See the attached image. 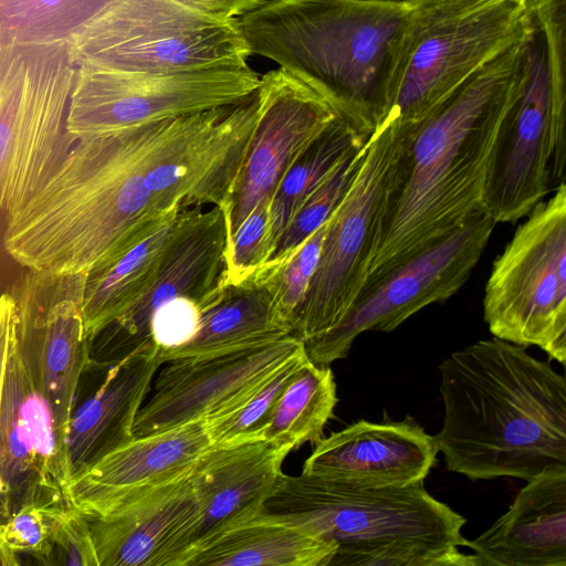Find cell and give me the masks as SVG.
Returning a JSON list of instances; mask_svg holds the SVG:
<instances>
[{"label": "cell", "instance_id": "cell-32", "mask_svg": "<svg viewBox=\"0 0 566 566\" xmlns=\"http://www.w3.org/2000/svg\"><path fill=\"white\" fill-rule=\"evenodd\" d=\"M308 359L305 348L252 388L227 411L206 420L212 444L262 438L276 403L298 369Z\"/></svg>", "mask_w": 566, "mask_h": 566}, {"label": "cell", "instance_id": "cell-40", "mask_svg": "<svg viewBox=\"0 0 566 566\" xmlns=\"http://www.w3.org/2000/svg\"><path fill=\"white\" fill-rule=\"evenodd\" d=\"M20 565L18 554L11 551L4 543L0 533V566H17Z\"/></svg>", "mask_w": 566, "mask_h": 566}, {"label": "cell", "instance_id": "cell-6", "mask_svg": "<svg viewBox=\"0 0 566 566\" xmlns=\"http://www.w3.org/2000/svg\"><path fill=\"white\" fill-rule=\"evenodd\" d=\"M533 28L486 170L482 207L516 222L566 176V0H533Z\"/></svg>", "mask_w": 566, "mask_h": 566}, {"label": "cell", "instance_id": "cell-17", "mask_svg": "<svg viewBox=\"0 0 566 566\" xmlns=\"http://www.w3.org/2000/svg\"><path fill=\"white\" fill-rule=\"evenodd\" d=\"M303 348L304 343L290 335L239 352L165 363L154 394L137 412L134 437L206 421L227 411Z\"/></svg>", "mask_w": 566, "mask_h": 566}, {"label": "cell", "instance_id": "cell-25", "mask_svg": "<svg viewBox=\"0 0 566 566\" xmlns=\"http://www.w3.org/2000/svg\"><path fill=\"white\" fill-rule=\"evenodd\" d=\"M279 265H263L252 276L223 286L201 315L186 345L159 353L165 363L208 357L274 343L292 335V325L276 298Z\"/></svg>", "mask_w": 566, "mask_h": 566}, {"label": "cell", "instance_id": "cell-3", "mask_svg": "<svg viewBox=\"0 0 566 566\" xmlns=\"http://www.w3.org/2000/svg\"><path fill=\"white\" fill-rule=\"evenodd\" d=\"M439 374L434 438L449 471L528 481L566 468V379L551 363L493 337L450 354Z\"/></svg>", "mask_w": 566, "mask_h": 566}, {"label": "cell", "instance_id": "cell-42", "mask_svg": "<svg viewBox=\"0 0 566 566\" xmlns=\"http://www.w3.org/2000/svg\"><path fill=\"white\" fill-rule=\"evenodd\" d=\"M0 49H1V44H0Z\"/></svg>", "mask_w": 566, "mask_h": 566}, {"label": "cell", "instance_id": "cell-31", "mask_svg": "<svg viewBox=\"0 0 566 566\" xmlns=\"http://www.w3.org/2000/svg\"><path fill=\"white\" fill-rule=\"evenodd\" d=\"M366 143L367 140L353 148L302 203L264 265L285 263L328 220L358 174L365 157Z\"/></svg>", "mask_w": 566, "mask_h": 566}, {"label": "cell", "instance_id": "cell-15", "mask_svg": "<svg viewBox=\"0 0 566 566\" xmlns=\"http://www.w3.org/2000/svg\"><path fill=\"white\" fill-rule=\"evenodd\" d=\"M227 222L211 206L180 211L160 266L138 298L88 344V365L109 366L154 345L149 322L157 308L180 295L207 297L226 285Z\"/></svg>", "mask_w": 566, "mask_h": 566}, {"label": "cell", "instance_id": "cell-8", "mask_svg": "<svg viewBox=\"0 0 566 566\" xmlns=\"http://www.w3.org/2000/svg\"><path fill=\"white\" fill-rule=\"evenodd\" d=\"M69 44L76 65L119 72L240 69L252 55L237 19L178 0H115Z\"/></svg>", "mask_w": 566, "mask_h": 566}, {"label": "cell", "instance_id": "cell-11", "mask_svg": "<svg viewBox=\"0 0 566 566\" xmlns=\"http://www.w3.org/2000/svg\"><path fill=\"white\" fill-rule=\"evenodd\" d=\"M405 130L394 117L375 128L357 176L326 221L315 272L292 321V335L303 343L339 324L365 285L380 203Z\"/></svg>", "mask_w": 566, "mask_h": 566}, {"label": "cell", "instance_id": "cell-9", "mask_svg": "<svg viewBox=\"0 0 566 566\" xmlns=\"http://www.w3.org/2000/svg\"><path fill=\"white\" fill-rule=\"evenodd\" d=\"M76 64L69 42L0 49V209L12 214L57 169L75 140L65 120Z\"/></svg>", "mask_w": 566, "mask_h": 566}, {"label": "cell", "instance_id": "cell-30", "mask_svg": "<svg viewBox=\"0 0 566 566\" xmlns=\"http://www.w3.org/2000/svg\"><path fill=\"white\" fill-rule=\"evenodd\" d=\"M115 0H0V44L70 42Z\"/></svg>", "mask_w": 566, "mask_h": 566}, {"label": "cell", "instance_id": "cell-38", "mask_svg": "<svg viewBox=\"0 0 566 566\" xmlns=\"http://www.w3.org/2000/svg\"><path fill=\"white\" fill-rule=\"evenodd\" d=\"M17 334V305L11 293L0 295V405L8 358Z\"/></svg>", "mask_w": 566, "mask_h": 566}, {"label": "cell", "instance_id": "cell-12", "mask_svg": "<svg viewBox=\"0 0 566 566\" xmlns=\"http://www.w3.org/2000/svg\"><path fill=\"white\" fill-rule=\"evenodd\" d=\"M250 66L146 73L76 65L65 129L82 137L242 102L259 87Z\"/></svg>", "mask_w": 566, "mask_h": 566}, {"label": "cell", "instance_id": "cell-22", "mask_svg": "<svg viewBox=\"0 0 566 566\" xmlns=\"http://www.w3.org/2000/svg\"><path fill=\"white\" fill-rule=\"evenodd\" d=\"M290 452L261 437L212 444L189 474L201 513L190 549L255 517L283 473L282 463Z\"/></svg>", "mask_w": 566, "mask_h": 566}, {"label": "cell", "instance_id": "cell-37", "mask_svg": "<svg viewBox=\"0 0 566 566\" xmlns=\"http://www.w3.org/2000/svg\"><path fill=\"white\" fill-rule=\"evenodd\" d=\"M45 565L98 566L90 520L65 505L49 541Z\"/></svg>", "mask_w": 566, "mask_h": 566}, {"label": "cell", "instance_id": "cell-1", "mask_svg": "<svg viewBox=\"0 0 566 566\" xmlns=\"http://www.w3.org/2000/svg\"><path fill=\"white\" fill-rule=\"evenodd\" d=\"M187 115L77 139L43 187L8 216L7 253L32 271L77 273L120 237L189 207Z\"/></svg>", "mask_w": 566, "mask_h": 566}, {"label": "cell", "instance_id": "cell-5", "mask_svg": "<svg viewBox=\"0 0 566 566\" xmlns=\"http://www.w3.org/2000/svg\"><path fill=\"white\" fill-rule=\"evenodd\" d=\"M336 545L329 566H476L467 520L423 482L361 486L282 473L258 514Z\"/></svg>", "mask_w": 566, "mask_h": 566}, {"label": "cell", "instance_id": "cell-7", "mask_svg": "<svg viewBox=\"0 0 566 566\" xmlns=\"http://www.w3.org/2000/svg\"><path fill=\"white\" fill-rule=\"evenodd\" d=\"M532 27V0H413L394 57L385 118L419 122Z\"/></svg>", "mask_w": 566, "mask_h": 566}, {"label": "cell", "instance_id": "cell-27", "mask_svg": "<svg viewBox=\"0 0 566 566\" xmlns=\"http://www.w3.org/2000/svg\"><path fill=\"white\" fill-rule=\"evenodd\" d=\"M336 545L256 515L201 542L181 566H329Z\"/></svg>", "mask_w": 566, "mask_h": 566}, {"label": "cell", "instance_id": "cell-35", "mask_svg": "<svg viewBox=\"0 0 566 566\" xmlns=\"http://www.w3.org/2000/svg\"><path fill=\"white\" fill-rule=\"evenodd\" d=\"M222 289L207 297L180 295L155 311L149 322V336L160 354L177 349L193 338L203 310L219 296Z\"/></svg>", "mask_w": 566, "mask_h": 566}, {"label": "cell", "instance_id": "cell-10", "mask_svg": "<svg viewBox=\"0 0 566 566\" xmlns=\"http://www.w3.org/2000/svg\"><path fill=\"white\" fill-rule=\"evenodd\" d=\"M483 317L493 337L566 363V184L525 217L494 260Z\"/></svg>", "mask_w": 566, "mask_h": 566}, {"label": "cell", "instance_id": "cell-26", "mask_svg": "<svg viewBox=\"0 0 566 566\" xmlns=\"http://www.w3.org/2000/svg\"><path fill=\"white\" fill-rule=\"evenodd\" d=\"M181 210L172 209L128 231L88 269L83 300L87 346L150 284Z\"/></svg>", "mask_w": 566, "mask_h": 566}, {"label": "cell", "instance_id": "cell-14", "mask_svg": "<svg viewBox=\"0 0 566 566\" xmlns=\"http://www.w3.org/2000/svg\"><path fill=\"white\" fill-rule=\"evenodd\" d=\"M86 274L28 270L11 292L21 355L52 408L64 443L88 364L83 324Z\"/></svg>", "mask_w": 566, "mask_h": 566}, {"label": "cell", "instance_id": "cell-39", "mask_svg": "<svg viewBox=\"0 0 566 566\" xmlns=\"http://www.w3.org/2000/svg\"><path fill=\"white\" fill-rule=\"evenodd\" d=\"M189 7L221 19H238L263 0H178Z\"/></svg>", "mask_w": 566, "mask_h": 566}, {"label": "cell", "instance_id": "cell-29", "mask_svg": "<svg viewBox=\"0 0 566 566\" xmlns=\"http://www.w3.org/2000/svg\"><path fill=\"white\" fill-rule=\"evenodd\" d=\"M337 401L331 367L307 359L282 392L262 438L291 451L306 442L316 443Z\"/></svg>", "mask_w": 566, "mask_h": 566}, {"label": "cell", "instance_id": "cell-18", "mask_svg": "<svg viewBox=\"0 0 566 566\" xmlns=\"http://www.w3.org/2000/svg\"><path fill=\"white\" fill-rule=\"evenodd\" d=\"M0 517L39 500H62L70 481L65 443L52 408L12 342L0 405Z\"/></svg>", "mask_w": 566, "mask_h": 566}, {"label": "cell", "instance_id": "cell-19", "mask_svg": "<svg viewBox=\"0 0 566 566\" xmlns=\"http://www.w3.org/2000/svg\"><path fill=\"white\" fill-rule=\"evenodd\" d=\"M211 446L205 420L134 437L75 474L66 484L62 500L87 517L102 515L187 478Z\"/></svg>", "mask_w": 566, "mask_h": 566}, {"label": "cell", "instance_id": "cell-28", "mask_svg": "<svg viewBox=\"0 0 566 566\" xmlns=\"http://www.w3.org/2000/svg\"><path fill=\"white\" fill-rule=\"evenodd\" d=\"M369 135L340 116L297 157L271 199L268 233L269 256L302 203L337 164L353 148L364 144Z\"/></svg>", "mask_w": 566, "mask_h": 566}, {"label": "cell", "instance_id": "cell-16", "mask_svg": "<svg viewBox=\"0 0 566 566\" xmlns=\"http://www.w3.org/2000/svg\"><path fill=\"white\" fill-rule=\"evenodd\" d=\"M256 98L249 148L221 206L227 244L250 212L272 199L305 148L342 116L325 97L280 67L261 76Z\"/></svg>", "mask_w": 566, "mask_h": 566}, {"label": "cell", "instance_id": "cell-4", "mask_svg": "<svg viewBox=\"0 0 566 566\" xmlns=\"http://www.w3.org/2000/svg\"><path fill=\"white\" fill-rule=\"evenodd\" d=\"M411 3L263 0L237 20L252 55L273 61L371 134L386 116L394 57Z\"/></svg>", "mask_w": 566, "mask_h": 566}, {"label": "cell", "instance_id": "cell-34", "mask_svg": "<svg viewBox=\"0 0 566 566\" xmlns=\"http://www.w3.org/2000/svg\"><path fill=\"white\" fill-rule=\"evenodd\" d=\"M270 205L271 200L259 203L227 244L226 285L249 279L265 264Z\"/></svg>", "mask_w": 566, "mask_h": 566}, {"label": "cell", "instance_id": "cell-13", "mask_svg": "<svg viewBox=\"0 0 566 566\" xmlns=\"http://www.w3.org/2000/svg\"><path fill=\"white\" fill-rule=\"evenodd\" d=\"M484 209L454 232L398 265L361 293L328 332L304 342L308 359L329 366L364 332H391L420 310L453 296L469 280L495 227Z\"/></svg>", "mask_w": 566, "mask_h": 566}, {"label": "cell", "instance_id": "cell-20", "mask_svg": "<svg viewBox=\"0 0 566 566\" xmlns=\"http://www.w3.org/2000/svg\"><path fill=\"white\" fill-rule=\"evenodd\" d=\"M200 515L188 475L88 517L98 566H180Z\"/></svg>", "mask_w": 566, "mask_h": 566}, {"label": "cell", "instance_id": "cell-21", "mask_svg": "<svg viewBox=\"0 0 566 566\" xmlns=\"http://www.w3.org/2000/svg\"><path fill=\"white\" fill-rule=\"evenodd\" d=\"M315 444L302 473L361 486L421 483L439 452L434 436L410 418L359 420Z\"/></svg>", "mask_w": 566, "mask_h": 566}, {"label": "cell", "instance_id": "cell-24", "mask_svg": "<svg viewBox=\"0 0 566 566\" xmlns=\"http://www.w3.org/2000/svg\"><path fill=\"white\" fill-rule=\"evenodd\" d=\"M163 364L155 345L142 347L106 366L103 381L75 403L65 440L70 480L134 438L137 412Z\"/></svg>", "mask_w": 566, "mask_h": 566}, {"label": "cell", "instance_id": "cell-41", "mask_svg": "<svg viewBox=\"0 0 566 566\" xmlns=\"http://www.w3.org/2000/svg\"><path fill=\"white\" fill-rule=\"evenodd\" d=\"M386 1H395V2H412L413 0H386Z\"/></svg>", "mask_w": 566, "mask_h": 566}, {"label": "cell", "instance_id": "cell-2", "mask_svg": "<svg viewBox=\"0 0 566 566\" xmlns=\"http://www.w3.org/2000/svg\"><path fill=\"white\" fill-rule=\"evenodd\" d=\"M528 35L481 67L422 119L405 124L360 294L483 209L493 144Z\"/></svg>", "mask_w": 566, "mask_h": 566}, {"label": "cell", "instance_id": "cell-23", "mask_svg": "<svg viewBox=\"0 0 566 566\" xmlns=\"http://www.w3.org/2000/svg\"><path fill=\"white\" fill-rule=\"evenodd\" d=\"M467 547L476 566H566V468L526 481L509 510Z\"/></svg>", "mask_w": 566, "mask_h": 566}, {"label": "cell", "instance_id": "cell-33", "mask_svg": "<svg viewBox=\"0 0 566 566\" xmlns=\"http://www.w3.org/2000/svg\"><path fill=\"white\" fill-rule=\"evenodd\" d=\"M64 506L63 501L54 499L23 504L0 523L4 543L15 554H29L45 565L50 536Z\"/></svg>", "mask_w": 566, "mask_h": 566}, {"label": "cell", "instance_id": "cell-36", "mask_svg": "<svg viewBox=\"0 0 566 566\" xmlns=\"http://www.w3.org/2000/svg\"><path fill=\"white\" fill-rule=\"evenodd\" d=\"M325 229L326 222L312 233L285 263L276 264L279 265L276 298L291 325L315 272Z\"/></svg>", "mask_w": 566, "mask_h": 566}]
</instances>
